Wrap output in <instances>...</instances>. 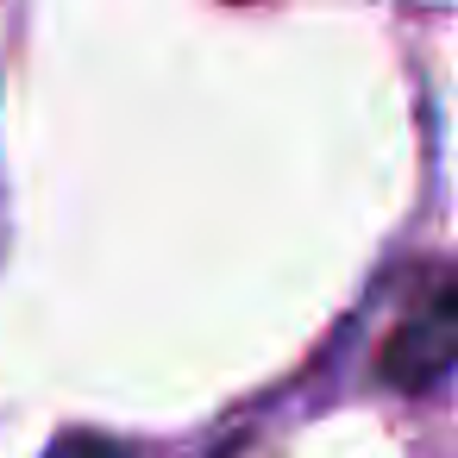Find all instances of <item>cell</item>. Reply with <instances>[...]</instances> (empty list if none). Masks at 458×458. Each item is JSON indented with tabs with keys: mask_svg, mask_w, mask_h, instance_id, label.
I'll return each mask as SVG.
<instances>
[{
	"mask_svg": "<svg viewBox=\"0 0 458 458\" xmlns=\"http://www.w3.org/2000/svg\"><path fill=\"white\" fill-rule=\"evenodd\" d=\"M452 364H458V289L439 295L427 314L402 320L383 345V377L395 389H433Z\"/></svg>",
	"mask_w": 458,
	"mask_h": 458,
	"instance_id": "cell-1",
	"label": "cell"
},
{
	"mask_svg": "<svg viewBox=\"0 0 458 458\" xmlns=\"http://www.w3.org/2000/svg\"><path fill=\"white\" fill-rule=\"evenodd\" d=\"M45 458H132L120 439H107V433H89V427H70V433H57L51 445H45Z\"/></svg>",
	"mask_w": 458,
	"mask_h": 458,
	"instance_id": "cell-2",
	"label": "cell"
}]
</instances>
